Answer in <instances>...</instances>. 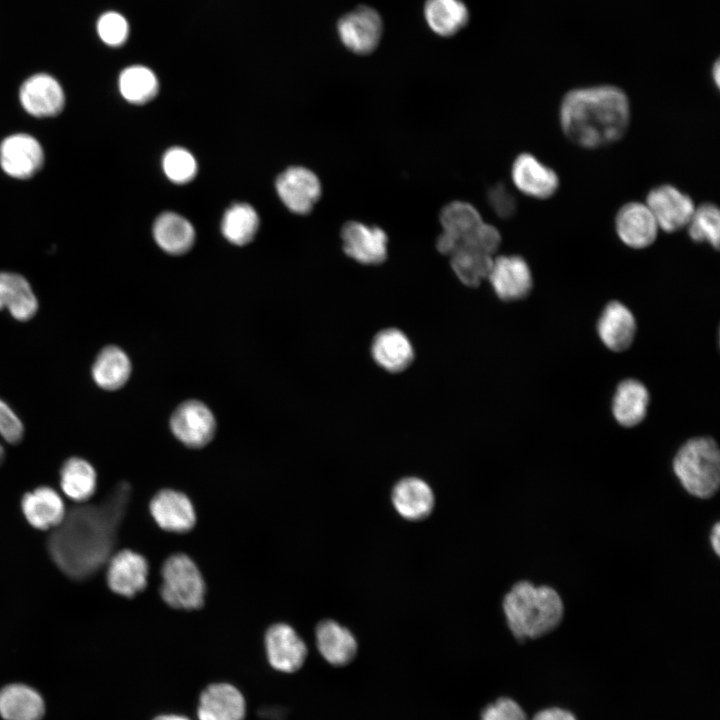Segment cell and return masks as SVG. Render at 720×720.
Instances as JSON below:
<instances>
[{"instance_id":"cell-1","label":"cell","mask_w":720,"mask_h":720,"mask_svg":"<svg viewBox=\"0 0 720 720\" xmlns=\"http://www.w3.org/2000/svg\"><path fill=\"white\" fill-rule=\"evenodd\" d=\"M129 488L120 484L98 504H82L65 513L48 538L55 565L69 578L84 580L109 561L125 511Z\"/></svg>"},{"instance_id":"cell-2","label":"cell","mask_w":720,"mask_h":720,"mask_svg":"<svg viewBox=\"0 0 720 720\" xmlns=\"http://www.w3.org/2000/svg\"><path fill=\"white\" fill-rule=\"evenodd\" d=\"M630 118L628 96L613 85L572 89L564 95L559 108L564 135L587 149L607 146L621 139Z\"/></svg>"},{"instance_id":"cell-3","label":"cell","mask_w":720,"mask_h":720,"mask_svg":"<svg viewBox=\"0 0 720 720\" xmlns=\"http://www.w3.org/2000/svg\"><path fill=\"white\" fill-rule=\"evenodd\" d=\"M503 611L511 633L523 641L554 631L564 618L565 607L553 587L522 580L505 594Z\"/></svg>"},{"instance_id":"cell-4","label":"cell","mask_w":720,"mask_h":720,"mask_svg":"<svg viewBox=\"0 0 720 720\" xmlns=\"http://www.w3.org/2000/svg\"><path fill=\"white\" fill-rule=\"evenodd\" d=\"M673 471L681 486L691 496L710 499L720 486V450L711 437L687 440L676 452Z\"/></svg>"},{"instance_id":"cell-5","label":"cell","mask_w":720,"mask_h":720,"mask_svg":"<svg viewBox=\"0 0 720 720\" xmlns=\"http://www.w3.org/2000/svg\"><path fill=\"white\" fill-rule=\"evenodd\" d=\"M160 595L170 607L193 610L202 606L206 585L197 564L186 554L168 557L161 568Z\"/></svg>"},{"instance_id":"cell-6","label":"cell","mask_w":720,"mask_h":720,"mask_svg":"<svg viewBox=\"0 0 720 720\" xmlns=\"http://www.w3.org/2000/svg\"><path fill=\"white\" fill-rule=\"evenodd\" d=\"M337 33L348 50L366 55L373 52L381 40L382 19L373 8L359 6L338 20Z\"/></svg>"},{"instance_id":"cell-7","label":"cell","mask_w":720,"mask_h":720,"mask_svg":"<svg viewBox=\"0 0 720 720\" xmlns=\"http://www.w3.org/2000/svg\"><path fill=\"white\" fill-rule=\"evenodd\" d=\"M645 204L653 214L659 229L668 233L686 227L695 210L692 198L670 184H662L651 189Z\"/></svg>"},{"instance_id":"cell-8","label":"cell","mask_w":720,"mask_h":720,"mask_svg":"<svg viewBox=\"0 0 720 720\" xmlns=\"http://www.w3.org/2000/svg\"><path fill=\"white\" fill-rule=\"evenodd\" d=\"M175 437L191 448L208 444L216 430V421L211 410L202 402L188 400L180 404L170 419Z\"/></svg>"},{"instance_id":"cell-9","label":"cell","mask_w":720,"mask_h":720,"mask_svg":"<svg viewBox=\"0 0 720 720\" xmlns=\"http://www.w3.org/2000/svg\"><path fill=\"white\" fill-rule=\"evenodd\" d=\"M487 280L496 296L503 301H517L529 295L533 277L527 261L518 255L493 259Z\"/></svg>"},{"instance_id":"cell-10","label":"cell","mask_w":720,"mask_h":720,"mask_svg":"<svg viewBox=\"0 0 720 720\" xmlns=\"http://www.w3.org/2000/svg\"><path fill=\"white\" fill-rule=\"evenodd\" d=\"M44 151L39 141L25 133L7 136L0 144V166L10 177L27 179L42 167Z\"/></svg>"},{"instance_id":"cell-11","label":"cell","mask_w":720,"mask_h":720,"mask_svg":"<svg viewBox=\"0 0 720 720\" xmlns=\"http://www.w3.org/2000/svg\"><path fill=\"white\" fill-rule=\"evenodd\" d=\"M19 101L23 109L34 117H53L63 110L65 93L56 78L47 73H36L20 86Z\"/></svg>"},{"instance_id":"cell-12","label":"cell","mask_w":720,"mask_h":720,"mask_svg":"<svg viewBox=\"0 0 720 720\" xmlns=\"http://www.w3.org/2000/svg\"><path fill=\"white\" fill-rule=\"evenodd\" d=\"M442 233L436 241L437 250L451 256L484 222L478 210L468 202L453 201L440 212Z\"/></svg>"},{"instance_id":"cell-13","label":"cell","mask_w":720,"mask_h":720,"mask_svg":"<svg viewBox=\"0 0 720 720\" xmlns=\"http://www.w3.org/2000/svg\"><path fill=\"white\" fill-rule=\"evenodd\" d=\"M341 239L346 255L361 264H381L387 257L388 237L377 226L357 221L347 222L341 230Z\"/></svg>"},{"instance_id":"cell-14","label":"cell","mask_w":720,"mask_h":720,"mask_svg":"<svg viewBox=\"0 0 720 720\" xmlns=\"http://www.w3.org/2000/svg\"><path fill=\"white\" fill-rule=\"evenodd\" d=\"M511 177L520 192L541 200L552 197L560 186L558 174L528 152L521 153L515 158Z\"/></svg>"},{"instance_id":"cell-15","label":"cell","mask_w":720,"mask_h":720,"mask_svg":"<svg viewBox=\"0 0 720 720\" xmlns=\"http://www.w3.org/2000/svg\"><path fill=\"white\" fill-rule=\"evenodd\" d=\"M149 510L155 523L172 533H185L196 523V511L190 498L174 489H162L151 499Z\"/></svg>"},{"instance_id":"cell-16","label":"cell","mask_w":720,"mask_h":720,"mask_svg":"<svg viewBox=\"0 0 720 720\" xmlns=\"http://www.w3.org/2000/svg\"><path fill=\"white\" fill-rule=\"evenodd\" d=\"M269 664L281 672H295L307 656V647L296 630L286 623L271 625L265 634Z\"/></svg>"},{"instance_id":"cell-17","label":"cell","mask_w":720,"mask_h":720,"mask_svg":"<svg viewBox=\"0 0 720 720\" xmlns=\"http://www.w3.org/2000/svg\"><path fill=\"white\" fill-rule=\"evenodd\" d=\"M276 190L289 210L297 214H307L321 195V184L311 170L290 167L278 176Z\"/></svg>"},{"instance_id":"cell-18","label":"cell","mask_w":720,"mask_h":720,"mask_svg":"<svg viewBox=\"0 0 720 720\" xmlns=\"http://www.w3.org/2000/svg\"><path fill=\"white\" fill-rule=\"evenodd\" d=\"M149 564L138 552L125 549L111 556L108 561L107 583L116 594L133 597L144 590L148 583Z\"/></svg>"},{"instance_id":"cell-19","label":"cell","mask_w":720,"mask_h":720,"mask_svg":"<svg viewBox=\"0 0 720 720\" xmlns=\"http://www.w3.org/2000/svg\"><path fill=\"white\" fill-rule=\"evenodd\" d=\"M615 230L626 246L643 249L654 243L659 227L646 204L629 202L618 210L615 216Z\"/></svg>"},{"instance_id":"cell-20","label":"cell","mask_w":720,"mask_h":720,"mask_svg":"<svg viewBox=\"0 0 720 720\" xmlns=\"http://www.w3.org/2000/svg\"><path fill=\"white\" fill-rule=\"evenodd\" d=\"M636 330V319L633 313L619 301L609 302L597 323L600 340L614 352L627 350L633 343Z\"/></svg>"},{"instance_id":"cell-21","label":"cell","mask_w":720,"mask_h":720,"mask_svg":"<svg viewBox=\"0 0 720 720\" xmlns=\"http://www.w3.org/2000/svg\"><path fill=\"white\" fill-rule=\"evenodd\" d=\"M245 700L231 684L209 685L201 694L197 716L199 720H243Z\"/></svg>"},{"instance_id":"cell-22","label":"cell","mask_w":720,"mask_h":720,"mask_svg":"<svg viewBox=\"0 0 720 720\" xmlns=\"http://www.w3.org/2000/svg\"><path fill=\"white\" fill-rule=\"evenodd\" d=\"M391 500L397 513L411 521L423 520L428 517L435 504L432 488L427 482L417 477H406L399 480L392 489Z\"/></svg>"},{"instance_id":"cell-23","label":"cell","mask_w":720,"mask_h":720,"mask_svg":"<svg viewBox=\"0 0 720 720\" xmlns=\"http://www.w3.org/2000/svg\"><path fill=\"white\" fill-rule=\"evenodd\" d=\"M315 639L321 656L334 666L347 665L356 656L358 645L353 633L334 620L321 621Z\"/></svg>"},{"instance_id":"cell-24","label":"cell","mask_w":720,"mask_h":720,"mask_svg":"<svg viewBox=\"0 0 720 720\" xmlns=\"http://www.w3.org/2000/svg\"><path fill=\"white\" fill-rule=\"evenodd\" d=\"M371 354L381 368L394 373L408 368L414 359L409 338L396 328L384 329L375 335Z\"/></svg>"},{"instance_id":"cell-25","label":"cell","mask_w":720,"mask_h":720,"mask_svg":"<svg viewBox=\"0 0 720 720\" xmlns=\"http://www.w3.org/2000/svg\"><path fill=\"white\" fill-rule=\"evenodd\" d=\"M21 506L29 524L40 530H53L61 523L66 513L60 495L46 486L25 494Z\"/></svg>"},{"instance_id":"cell-26","label":"cell","mask_w":720,"mask_h":720,"mask_svg":"<svg viewBox=\"0 0 720 720\" xmlns=\"http://www.w3.org/2000/svg\"><path fill=\"white\" fill-rule=\"evenodd\" d=\"M650 396L646 386L636 379L619 383L612 400V413L623 427L640 424L647 415Z\"/></svg>"},{"instance_id":"cell-27","label":"cell","mask_w":720,"mask_h":720,"mask_svg":"<svg viewBox=\"0 0 720 720\" xmlns=\"http://www.w3.org/2000/svg\"><path fill=\"white\" fill-rule=\"evenodd\" d=\"M45 703L34 688L13 683L0 689V715L4 720H41Z\"/></svg>"},{"instance_id":"cell-28","label":"cell","mask_w":720,"mask_h":720,"mask_svg":"<svg viewBox=\"0 0 720 720\" xmlns=\"http://www.w3.org/2000/svg\"><path fill=\"white\" fill-rule=\"evenodd\" d=\"M5 308L19 321L30 320L37 312L36 296L20 274L0 272V310Z\"/></svg>"},{"instance_id":"cell-29","label":"cell","mask_w":720,"mask_h":720,"mask_svg":"<svg viewBox=\"0 0 720 720\" xmlns=\"http://www.w3.org/2000/svg\"><path fill=\"white\" fill-rule=\"evenodd\" d=\"M153 235L160 248L173 255L188 251L195 238L191 223L172 212L163 213L156 219Z\"/></svg>"},{"instance_id":"cell-30","label":"cell","mask_w":720,"mask_h":720,"mask_svg":"<svg viewBox=\"0 0 720 720\" xmlns=\"http://www.w3.org/2000/svg\"><path fill=\"white\" fill-rule=\"evenodd\" d=\"M424 16L431 30L443 37L455 35L469 21V11L461 0H426Z\"/></svg>"},{"instance_id":"cell-31","label":"cell","mask_w":720,"mask_h":720,"mask_svg":"<svg viewBox=\"0 0 720 720\" xmlns=\"http://www.w3.org/2000/svg\"><path fill=\"white\" fill-rule=\"evenodd\" d=\"M131 363L127 354L117 346H107L97 355L92 366L95 383L105 390H117L129 379Z\"/></svg>"},{"instance_id":"cell-32","label":"cell","mask_w":720,"mask_h":720,"mask_svg":"<svg viewBox=\"0 0 720 720\" xmlns=\"http://www.w3.org/2000/svg\"><path fill=\"white\" fill-rule=\"evenodd\" d=\"M96 483V471L86 460L72 457L63 464L60 485L70 499L76 502L88 500L95 492Z\"/></svg>"},{"instance_id":"cell-33","label":"cell","mask_w":720,"mask_h":720,"mask_svg":"<svg viewBox=\"0 0 720 720\" xmlns=\"http://www.w3.org/2000/svg\"><path fill=\"white\" fill-rule=\"evenodd\" d=\"M118 88L126 101L144 104L157 95L159 82L150 68L144 65H131L119 74Z\"/></svg>"},{"instance_id":"cell-34","label":"cell","mask_w":720,"mask_h":720,"mask_svg":"<svg viewBox=\"0 0 720 720\" xmlns=\"http://www.w3.org/2000/svg\"><path fill=\"white\" fill-rule=\"evenodd\" d=\"M259 219L253 207L245 203L232 205L222 220L224 237L235 245H245L255 236Z\"/></svg>"},{"instance_id":"cell-35","label":"cell","mask_w":720,"mask_h":720,"mask_svg":"<svg viewBox=\"0 0 720 720\" xmlns=\"http://www.w3.org/2000/svg\"><path fill=\"white\" fill-rule=\"evenodd\" d=\"M451 267L465 285L475 287L486 280L494 257L478 251L459 250L451 256Z\"/></svg>"},{"instance_id":"cell-36","label":"cell","mask_w":720,"mask_h":720,"mask_svg":"<svg viewBox=\"0 0 720 720\" xmlns=\"http://www.w3.org/2000/svg\"><path fill=\"white\" fill-rule=\"evenodd\" d=\"M687 227L689 237L694 242L706 243L714 249L719 248L720 212L715 204L706 202L695 207Z\"/></svg>"},{"instance_id":"cell-37","label":"cell","mask_w":720,"mask_h":720,"mask_svg":"<svg viewBox=\"0 0 720 720\" xmlns=\"http://www.w3.org/2000/svg\"><path fill=\"white\" fill-rule=\"evenodd\" d=\"M162 165L166 176L178 184L191 181L197 171L193 155L180 147L169 149L163 157Z\"/></svg>"},{"instance_id":"cell-38","label":"cell","mask_w":720,"mask_h":720,"mask_svg":"<svg viewBox=\"0 0 720 720\" xmlns=\"http://www.w3.org/2000/svg\"><path fill=\"white\" fill-rule=\"evenodd\" d=\"M96 31L100 40L109 47H120L129 38L130 25L117 11L104 12L97 20Z\"/></svg>"},{"instance_id":"cell-39","label":"cell","mask_w":720,"mask_h":720,"mask_svg":"<svg viewBox=\"0 0 720 720\" xmlns=\"http://www.w3.org/2000/svg\"><path fill=\"white\" fill-rule=\"evenodd\" d=\"M481 720H527V717L517 702L503 697L485 707L481 713Z\"/></svg>"},{"instance_id":"cell-40","label":"cell","mask_w":720,"mask_h":720,"mask_svg":"<svg viewBox=\"0 0 720 720\" xmlns=\"http://www.w3.org/2000/svg\"><path fill=\"white\" fill-rule=\"evenodd\" d=\"M488 203L493 211L503 219L512 217L517 208L515 196L503 183L495 184L489 189Z\"/></svg>"},{"instance_id":"cell-41","label":"cell","mask_w":720,"mask_h":720,"mask_svg":"<svg viewBox=\"0 0 720 720\" xmlns=\"http://www.w3.org/2000/svg\"><path fill=\"white\" fill-rule=\"evenodd\" d=\"M23 433L24 427L18 416L0 399V435L8 443L17 444Z\"/></svg>"},{"instance_id":"cell-42","label":"cell","mask_w":720,"mask_h":720,"mask_svg":"<svg viewBox=\"0 0 720 720\" xmlns=\"http://www.w3.org/2000/svg\"><path fill=\"white\" fill-rule=\"evenodd\" d=\"M533 720H577L575 716L561 708H548L538 712Z\"/></svg>"},{"instance_id":"cell-43","label":"cell","mask_w":720,"mask_h":720,"mask_svg":"<svg viewBox=\"0 0 720 720\" xmlns=\"http://www.w3.org/2000/svg\"><path fill=\"white\" fill-rule=\"evenodd\" d=\"M710 544L712 546L714 553L719 556V552H720V525H719V522H716L711 529Z\"/></svg>"},{"instance_id":"cell-44","label":"cell","mask_w":720,"mask_h":720,"mask_svg":"<svg viewBox=\"0 0 720 720\" xmlns=\"http://www.w3.org/2000/svg\"><path fill=\"white\" fill-rule=\"evenodd\" d=\"M712 79L717 87H719L720 80V64L717 60L712 67Z\"/></svg>"},{"instance_id":"cell-45","label":"cell","mask_w":720,"mask_h":720,"mask_svg":"<svg viewBox=\"0 0 720 720\" xmlns=\"http://www.w3.org/2000/svg\"><path fill=\"white\" fill-rule=\"evenodd\" d=\"M153 720H189L185 716L181 715H175V714H167V715H160Z\"/></svg>"},{"instance_id":"cell-46","label":"cell","mask_w":720,"mask_h":720,"mask_svg":"<svg viewBox=\"0 0 720 720\" xmlns=\"http://www.w3.org/2000/svg\"><path fill=\"white\" fill-rule=\"evenodd\" d=\"M4 456H5L4 449H3V447L0 445V465H1V463L3 462V460H4Z\"/></svg>"}]
</instances>
